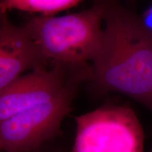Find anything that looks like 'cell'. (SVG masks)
I'll return each instance as SVG.
<instances>
[{
    "label": "cell",
    "mask_w": 152,
    "mask_h": 152,
    "mask_svg": "<svg viewBox=\"0 0 152 152\" xmlns=\"http://www.w3.org/2000/svg\"><path fill=\"white\" fill-rule=\"evenodd\" d=\"M47 63L26 26H17L1 14L0 90L28 69L45 68Z\"/></svg>",
    "instance_id": "obj_6"
},
{
    "label": "cell",
    "mask_w": 152,
    "mask_h": 152,
    "mask_svg": "<svg viewBox=\"0 0 152 152\" xmlns=\"http://www.w3.org/2000/svg\"><path fill=\"white\" fill-rule=\"evenodd\" d=\"M74 119L71 152H144L143 128L130 106L105 104Z\"/></svg>",
    "instance_id": "obj_3"
},
{
    "label": "cell",
    "mask_w": 152,
    "mask_h": 152,
    "mask_svg": "<svg viewBox=\"0 0 152 152\" xmlns=\"http://www.w3.org/2000/svg\"><path fill=\"white\" fill-rule=\"evenodd\" d=\"M66 68L54 65L50 70L35 69L0 90V121L60 94L72 84L66 81Z\"/></svg>",
    "instance_id": "obj_5"
},
{
    "label": "cell",
    "mask_w": 152,
    "mask_h": 152,
    "mask_svg": "<svg viewBox=\"0 0 152 152\" xmlns=\"http://www.w3.org/2000/svg\"><path fill=\"white\" fill-rule=\"evenodd\" d=\"M56 140L45 144L42 147L39 148L33 152H67L64 146L57 143L56 142Z\"/></svg>",
    "instance_id": "obj_8"
},
{
    "label": "cell",
    "mask_w": 152,
    "mask_h": 152,
    "mask_svg": "<svg viewBox=\"0 0 152 152\" xmlns=\"http://www.w3.org/2000/svg\"><path fill=\"white\" fill-rule=\"evenodd\" d=\"M106 3L63 16H42L25 24L47 62L70 68L94 60L104 37Z\"/></svg>",
    "instance_id": "obj_2"
},
{
    "label": "cell",
    "mask_w": 152,
    "mask_h": 152,
    "mask_svg": "<svg viewBox=\"0 0 152 152\" xmlns=\"http://www.w3.org/2000/svg\"><path fill=\"white\" fill-rule=\"evenodd\" d=\"M151 137H152V129H151ZM149 152H152V142H151V149L149 150Z\"/></svg>",
    "instance_id": "obj_9"
},
{
    "label": "cell",
    "mask_w": 152,
    "mask_h": 152,
    "mask_svg": "<svg viewBox=\"0 0 152 152\" xmlns=\"http://www.w3.org/2000/svg\"><path fill=\"white\" fill-rule=\"evenodd\" d=\"M102 45L91 76L99 90L128 96L152 112V30L143 18L106 3Z\"/></svg>",
    "instance_id": "obj_1"
},
{
    "label": "cell",
    "mask_w": 152,
    "mask_h": 152,
    "mask_svg": "<svg viewBox=\"0 0 152 152\" xmlns=\"http://www.w3.org/2000/svg\"><path fill=\"white\" fill-rule=\"evenodd\" d=\"M82 0H1V14L11 10L40 13L43 16H51L59 11L73 7Z\"/></svg>",
    "instance_id": "obj_7"
},
{
    "label": "cell",
    "mask_w": 152,
    "mask_h": 152,
    "mask_svg": "<svg viewBox=\"0 0 152 152\" xmlns=\"http://www.w3.org/2000/svg\"><path fill=\"white\" fill-rule=\"evenodd\" d=\"M75 95V83H72L48 102L0 121L1 152H33L59 137Z\"/></svg>",
    "instance_id": "obj_4"
}]
</instances>
